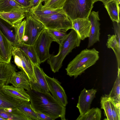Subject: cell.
Masks as SVG:
<instances>
[{
    "instance_id": "cell-7",
    "label": "cell",
    "mask_w": 120,
    "mask_h": 120,
    "mask_svg": "<svg viewBox=\"0 0 120 120\" xmlns=\"http://www.w3.org/2000/svg\"><path fill=\"white\" fill-rule=\"evenodd\" d=\"M12 56L14 63L18 68L24 71L28 76L31 85L36 81L34 75L33 65L28 56L19 47L12 46Z\"/></svg>"
},
{
    "instance_id": "cell-35",
    "label": "cell",
    "mask_w": 120,
    "mask_h": 120,
    "mask_svg": "<svg viewBox=\"0 0 120 120\" xmlns=\"http://www.w3.org/2000/svg\"><path fill=\"white\" fill-rule=\"evenodd\" d=\"M112 22L115 35L118 42L120 43V22H118L114 21Z\"/></svg>"
},
{
    "instance_id": "cell-22",
    "label": "cell",
    "mask_w": 120,
    "mask_h": 120,
    "mask_svg": "<svg viewBox=\"0 0 120 120\" xmlns=\"http://www.w3.org/2000/svg\"><path fill=\"white\" fill-rule=\"evenodd\" d=\"M0 30L13 46L19 47L16 41L14 27L0 18Z\"/></svg>"
},
{
    "instance_id": "cell-36",
    "label": "cell",
    "mask_w": 120,
    "mask_h": 120,
    "mask_svg": "<svg viewBox=\"0 0 120 120\" xmlns=\"http://www.w3.org/2000/svg\"><path fill=\"white\" fill-rule=\"evenodd\" d=\"M35 112L40 120H55L52 117L43 113L38 112Z\"/></svg>"
},
{
    "instance_id": "cell-1",
    "label": "cell",
    "mask_w": 120,
    "mask_h": 120,
    "mask_svg": "<svg viewBox=\"0 0 120 120\" xmlns=\"http://www.w3.org/2000/svg\"><path fill=\"white\" fill-rule=\"evenodd\" d=\"M30 101L35 112L44 114L54 119L65 120L66 108L60 104L49 92H42L30 89L26 91Z\"/></svg>"
},
{
    "instance_id": "cell-20",
    "label": "cell",
    "mask_w": 120,
    "mask_h": 120,
    "mask_svg": "<svg viewBox=\"0 0 120 120\" xmlns=\"http://www.w3.org/2000/svg\"><path fill=\"white\" fill-rule=\"evenodd\" d=\"M25 17V13L22 11L0 12V18L13 27L22 21Z\"/></svg>"
},
{
    "instance_id": "cell-21",
    "label": "cell",
    "mask_w": 120,
    "mask_h": 120,
    "mask_svg": "<svg viewBox=\"0 0 120 120\" xmlns=\"http://www.w3.org/2000/svg\"><path fill=\"white\" fill-rule=\"evenodd\" d=\"M3 86L0 85V108L17 107L21 101L5 93L3 89Z\"/></svg>"
},
{
    "instance_id": "cell-32",
    "label": "cell",
    "mask_w": 120,
    "mask_h": 120,
    "mask_svg": "<svg viewBox=\"0 0 120 120\" xmlns=\"http://www.w3.org/2000/svg\"><path fill=\"white\" fill-rule=\"evenodd\" d=\"M67 0H47L44 4H41V7L42 9H54L62 8Z\"/></svg>"
},
{
    "instance_id": "cell-14",
    "label": "cell",
    "mask_w": 120,
    "mask_h": 120,
    "mask_svg": "<svg viewBox=\"0 0 120 120\" xmlns=\"http://www.w3.org/2000/svg\"><path fill=\"white\" fill-rule=\"evenodd\" d=\"M10 83L16 88L23 89L26 90L31 89L30 79L23 70L15 72L11 77Z\"/></svg>"
},
{
    "instance_id": "cell-43",
    "label": "cell",
    "mask_w": 120,
    "mask_h": 120,
    "mask_svg": "<svg viewBox=\"0 0 120 120\" xmlns=\"http://www.w3.org/2000/svg\"><path fill=\"white\" fill-rule=\"evenodd\" d=\"M26 0L29 2H30V0Z\"/></svg>"
},
{
    "instance_id": "cell-4",
    "label": "cell",
    "mask_w": 120,
    "mask_h": 120,
    "mask_svg": "<svg viewBox=\"0 0 120 120\" xmlns=\"http://www.w3.org/2000/svg\"><path fill=\"white\" fill-rule=\"evenodd\" d=\"M93 4L91 0H67L62 9L72 21L88 18Z\"/></svg>"
},
{
    "instance_id": "cell-10",
    "label": "cell",
    "mask_w": 120,
    "mask_h": 120,
    "mask_svg": "<svg viewBox=\"0 0 120 120\" xmlns=\"http://www.w3.org/2000/svg\"><path fill=\"white\" fill-rule=\"evenodd\" d=\"M91 24V27L87 48H89L99 41L100 19L98 11L91 12L88 17Z\"/></svg>"
},
{
    "instance_id": "cell-40",
    "label": "cell",
    "mask_w": 120,
    "mask_h": 120,
    "mask_svg": "<svg viewBox=\"0 0 120 120\" xmlns=\"http://www.w3.org/2000/svg\"><path fill=\"white\" fill-rule=\"evenodd\" d=\"M93 3L94 4L95 2L97 1L98 0H91Z\"/></svg>"
},
{
    "instance_id": "cell-41",
    "label": "cell",
    "mask_w": 120,
    "mask_h": 120,
    "mask_svg": "<svg viewBox=\"0 0 120 120\" xmlns=\"http://www.w3.org/2000/svg\"><path fill=\"white\" fill-rule=\"evenodd\" d=\"M0 120H6L5 119L0 117Z\"/></svg>"
},
{
    "instance_id": "cell-24",
    "label": "cell",
    "mask_w": 120,
    "mask_h": 120,
    "mask_svg": "<svg viewBox=\"0 0 120 120\" xmlns=\"http://www.w3.org/2000/svg\"><path fill=\"white\" fill-rule=\"evenodd\" d=\"M105 8L112 22H120V7L117 0L109 1L104 4Z\"/></svg>"
},
{
    "instance_id": "cell-29",
    "label": "cell",
    "mask_w": 120,
    "mask_h": 120,
    "mask_svg": "<svg viewBox=\"0 0 120 120\" xmlns=\"http://www.w3.org/2000/svg\"><path fill=\"white\" fill-rule=\"evenodd\" d=\"M100 102L101 108L104 110L105 116L106 117V120H114L108 95L105 94L101 96Z\"/></svg>"
},
{
    "instance_id": "cell-33",
    "label": "cell",
    "mask_w": 120,
    "mask_h": 120,
    "mask_svg": "<svg viewBox=\"0 0 120 120\" xmlns=\"http://www.w3.org/2000/svg\"><path fill=\"white\" fill-rule=\"evenodd\" d=\"M120 75L117 76L109 96L114 99L120 101Z\"/></svg>"
},
{
    "instance_id": "cell-23",
    "label": "cell",
    "mask_w": 120,
    "mask_h": 120,
    "mask_svg": "<svg viewBox=\"0 0 120 120\" xmlns=\"http://www.w3.org/2000/svg\"><path fill=\"white\" fill-rule=\"evenodd\" d=\"M106 43L107 48L113 51L117 60L118 71H120V43H119L115 35L109 34Z\"/></svg>"
},
{
    "instance_id": "cell-28",
    "label": "cell",
    "mask_w": 120,
    "mask_h": 120,
    "mask_svg": "<svg viewBox=\"0 0 120 120\" xmlns=\"http://www.w3.org/2000/svg\"><path fill=\"white\" fill-rule=\"evenodd\" d=\"M101 117V111L97 107L90 109L83 114L79 116L76 120H100Z\"/></svg>"
},
{
    "instance_id": "cell-2",
    "label": "cell",
    "mask_w": 120,
    "mask_h": 120,
    "mask_svg": "<svg viewBox=\"0 0 120 120\" xmlns=\"http://www.w3.org/2000/svg\"><path fill=\"white\" fill-rule=\"evenodd\" d=\"M99 52L95 48L82 50L67 65V75L77 78L87 68L94 65L99 58Z\"/></svg>"
},
{
    "instance_id": "cell-26",
    "label": "cell",
    "mask_w": 120,
    "mask_h": 120,
    "mask_svg": "<svg viewBox=\"0 0 120 120\" xmlns=\"http://www.w3.org/2000/svg\"><path fill=\"white\" fill-rule=\"evenodd\" d=\"M17 108L31 120H40L29 101H21Z\"/></svg>"
},
{
    "instance_id": "cell-30",
    "label": "cell",
    "mask_w": 120,
    "mask_h": 120,
    "mask_svg": "<svg viewBox=\"0 0 120 120\" xmlns=\"http://www.w3.org/2000/svg\"><path fill=\"white\" fill-rule=\"evenodd\" d=\"M45 30L53 41L56 42L59 45L62 44L68 35V34H67L66 32L62 30Z\"/></svg>"
},
{
    "instance_id": "cell-16",
    "label": "cell",
    "mask_w": 120,
    "mask_h": 120,
    "mask_svg": "<svg viewBox=\"0 0 120 120\" xmlns=\"http://www.w3.org/2000/svg\"><path fill=\"white\" fill-rule=\"evenodd\" d=\"M17 71L16 66L11 62L0 61V85H7L10 83L11 77Z\"/></svg>"
},
{
    "instance_id": "cell-15",
    "label": "cell",
    "mask_w": 120,
    "mask_h": 120,
    "mask_svg": "<svg viewBox=\"0 0 120 120\" xmlns=\"http://www.w3.org/2000/svg\"><path fill=\"white\" fill-rule=\"evenodd\" d=\"M13 45L0 30V61L9 63L12 56Z\"/></svg>"
},
{
    "instance_id": "cell-34",
    "label": "cell",
    "mask_w": 120,
    "mask_h": 120,
    "mask_svg": "<svg viewBox=\"0 0 120 120\" xmlns=\"http://www.w3.org/2000/svg\"><path fill=\"white\" fill-rule=\"evenodd\" d=\"M109 97L110 102L114 120H120V101L116 100L109 96Z\"/></svg>"
},
{
    "instance_id": "cell-9",
    "label": "cell",
    "mask_w": 120,
    "mask_h": 120,
    "mask_svg": "<svg viewBox=\"0 0 120 120\" xmlns=\"http://www.w3.org/2000/svg\"><path fill=\"white\" fill-rule=\"evenodd\" d=\"M45 76L48 85L49 91L55 99L60 104L65 107L68 103L67 98L65 90L61 83L54 78Z\"/></svg>"
},
{
    "instance_id": "cell-19",
    "label": "cell",
    "mask_w": 120,
    "mask_h": 120,
    "mask_svg": "<svg viewBox=\"0 0 120 120\" xmlns=\"http://www.w3.org/2000/svg\"><path fill=\"white\" fill-rule=\"evenodd\" d=\"M3 89L6 94L17 99L30 101L29 96L23 89L16 88L8 85H4Z\"/></svg>"
},
{
    "instance_id": "cell-12",
    "label": "cell",
    "mask_w": 120,
    "mask_h": 120,
    "mask_svg": "<svg viewBox=\"0 0 120 120\" xmlns=\"http://www.w3.org/2000/svg\"><path fill=\"white\" fill-rule=\"evenodd\" d=\"M36 82L31 85V89L42 92H49L48 85L43 69L37 64H33Z\"/></svg>"
},
{
    "instance_id": "cell-8",
    "label": "cell",
    "mask_w": 120,
    "mask_h": 120,
    "mask_svg": "<svg viewBox=\"0 0 120 120\" xmlns=\"http://www.w3.org/2000/svg\"><path fill=\"white\" fill-rule=\"evenodd\" d=\"M52 40L45 29L41 33L34 45L40 63L48 59L51 55L49 49Z\"/></svg>"
},
{
    "instance_id": "cell-5",
    "label": "cell",
    "mask_w": 120,
    "mask_h": 120,
    "mask_svg": "<svg viewBox=\"0 0 120 120\" xmlns=\"http://www.w3.org/2000/svg\"><path fill=\"white\" fill-rule=\"evenodd\" d=\"M33 15L44 25L45 29L60 30L66 32L69 30L72 29V21L63 10L48 15Z\"/></svg>"
},
{
    "instance_id": "cell-31",
    "label": "cell",
    "mask_w": 120,
    "mask_h": 120,
    "mask_svg": "<svg viewBox=\"0 0 120 120\" xmlns=\"http://www.w3.org/2000/svg\"><path fill=\"white\" fill-rule=\"evenodd\" d=\"M26 22L25 19H24L13 26L15 31L16 40L19 45V47L23 44L22 38L24 35Z\"/></svg>"
},
{
    "instance_id": "cell-11",
    "label": "cell",
    "mask_w": 120,
    "mask_h": 120,
    "mask_svg": "<svg viewBox=\"0 0 120 120\" xmlns=\"http://www.w3.org/2000/svg\"><path fill=\"white\" fill-rule=\"evenodd\" d=\"M97 91L92 89L87 90L85 88L81 92L76 106L80 114H83L90 109L92 100L95 97Z\"/></svg>"
},
{
    "instance_id": "cell-25",
    "label": "cell",
    "mask_w": 120,
    "mask_h": 120,
    "mask_svg": "<svg viewBox=\"0 0 120 120\" xmlns=\"http://www.w3.org/2000/svg\"><path fill=\"white\" fill-rule=\"evenodd\" d=\"M41 2H40L36 6L29 9V12L35 16H47L54 14L62 11V8L54 9H42L41 7Z\"/></svg>"
},
{
    "instance_id": "cell-17",
    "label": "cell",
    "mask_w": 120,
    "mask_h": 120,
    "mask_svg": "<svg viewBox=\"0 0 120 120\" xmlns=\"http://www.w3.org/2000/svg\"><path fill=\"white\" fill-rule=\"evenodd\" d=\"M0 117L6 120H31L17 107L0 108Z\"/></svg>"
},
{
    "instance_id": "cell-6",
    "label": "cell",
    "mask_w": 120,
    "mask_h": 120,
    "mask_svg": "<svg viewBox=\"0 0 120 120\" xmlns=\"http://www.w3.org/2000/svg\"><path fill=\"white\" fill-rule=\"evenodd\" d=\"M26 22L23 44L34 45L41 32L45 29L44 25L29 12L25 13Z\"/></svg>"
},
{
    "instance_id": "cell-3",
    "label": "cell",
    "mask_w": 120,
    "mask_h": 120,
    "mask_svg": "<svg viewBox=\"0 0 120 120\" xmlns=\"http://www.w3.org/2000/svg\"><path fill=\"white\" fill-rule=\"evenodd\" d=\"M81 40L76 31L71 29L67 38L61 45H59L58 54L56 55H51L47 60L53 72L59 71L66 57L74 49L79 46Z\"/></svg>"
},
{
    "instance_id": "cell-27",
    "label": "cell",
    "mask_w": 120,
    "mask_h": 120,
    "mask_svg": "<svg viewBox=\"0 0 120 120\" xmlns=\"http://www.w3.org/2000/svg\"><path fill=\"white\" fill-rule=\"evenodd\" d=\"M19 47L28 56L33 64H41L34 45L23 44Z\"/></svg>"
},
{
    "instance_id": "cell-13",
    "label": "cell",
    "mask_w": 120,
    "mask_h": 120,
    "mask_svg": "<svg viewBox=\"0 0 120 120\" xmlns=\"http://www.w3.org/2000/svg\"><path fill=\"white\" fill-rule=\"evenodd\" d=\"M71 21L72 29L76 31L81 40H84L89 37L91 24L88 18L78 19Z\"/></svg>"
},
{
    "instance_id": "cell-42",
    "label": "cell",
    "mask_w": 120,
    "mask_h": 120,
    "mask_svg": "<svg viewBox=\"0 0 120 120\" xmlns=\"http://www.w3.org/2000/svg\"><path fill=\"white\" fill-rule=\"evenodd\" d=\"M118 2L119 4H120V0H118Z\"/></svg>"
},
{
    "instance_id": "cell-39",
    "label": "cell",
    "mask_w": 120,
    "mask_h": 120,
    "mask_svg": "<svg viewBox=\"0 0 120 120\" xmlns=\"http://www.w3.org/2000/svg\"><path fill=\"white\" fill-rule=\"evenodd\" d=\"M113 0H117L118 1V0H98V1L102 2L104 4L109 1Z\"/></svg>"
},
{
    "instance_id": "cell-38",
    "label": "cell",
    "mask_w": 120,
    "mask_h": 120,
    "mask_svg": "<svg viewBox=\"0 0 120 120\" xmlns=\"http://www.w3.org/2000/svg\"><path fill=\"white\" fill-rule=\"evenodd\" d=\"M41 1L44 2V0H30V2L29 9L36 6Z\"/></svg>"
},
{
    "instance_id": "cell-44",
    "label": "cell",
    "mask_w": 120,
    "mask_h": 120,
    "mask_svg": "<svg viewBox=\"0 0 120 120\" xmlns=\"http://www.w3.org/2000/svg\"><path fill=\"white\" fill-rule=\"evenodd\" d=\"M47 0H44V2L45 1H46Z\"/></svg>"
},
{
    "instance_id": "cell-18",
    "label": "cell",
    "mask_w": 120,
    "mask_h": 120,
    "mask_svg": "<svg viewBox=\"0 0 120 120\" xmlns=\"http://www.w3.org/2000/svg\"><path fill=\"white\" fill-rule=\"evenodd\" d=\"M29 9L20 4L14 0H0V12L12 11L29 12Z\"/></svg>"
},
{
    "instance_id": "cell-37",
    "label": "cell",
    "mask_w": 120,
    "mask_h": 120,
    "mask_svg": "<svg viewBox=\"0 0 120 120\" xmlns=\"http://www.w3.org/2000/svg\"><path fill=\"white\" fill-rule=\"evenodd\" d=\"M21 5L29 9L30 2L26 0H14Z\"/></svg>"
}]
</instances>
